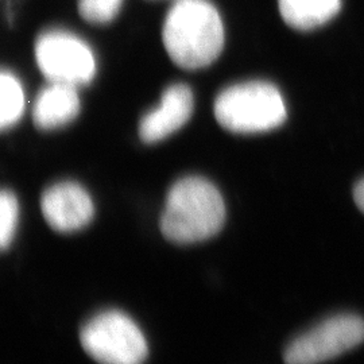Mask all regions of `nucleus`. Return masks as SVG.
<instances>
[{
	"instance_id": "7ed1b4c3",
	"label": "nucleus",
	"mask_w": 364,
	"mask_h": 364,
	"mask_svg": "<svg viewBox=\"0 0 364 364\" xmlns=\"http://www.w3.org/2000/svg\"><path fill=\"white\" fill-rule=\"evenodd\" d=\"M213 112L221 127L235 134H258L278 129L287 117L282 93L266 81L235 84L219 93Z\"/></svg>"
},
{
	"instance_id": "0eeeda50",
	"label": "nucleus",
	"mask_w": 364,
	"mask_h": 364,
	"mask_svg": "<svg viewBox=\"0 0 364 364\" xmlns=\"http://www.w3.org/2000/svg\"><path fill=\"white\" fill-rule=\"evenodd\" d=\"M41 210L54 231L72 234L85 228L95 216L90 193L77 182H57L41 197Z\"/></svg>"
},
{
	"instance_id": "ddd939ff",
	"label": "nucleus",
	"mask_w": 364,
	"mask_h": 364,
	"mask_svg": "<svg viewBox=\"0 0 364 364\" xmlns=\"http://www.w3.org/2000/svg\"><path fill=\"white\" fill-rule=\"evenodd\" d=\"M122 4L123 0H78V13L90 23L105 25L117 16Z\"/></svg>"
},
{
	"instance_id": "6e6552de",
	"label": "nucleus",
	"mask_w": 364,
	"mask_h": 364,
	"mask_svg": "<svg viewBox=\"0 0 364 364\" xmlns=\"http://www.w3.org/2000/svg\"><path fill=\"white\" fill-rule=\"evenodd\" d=\"M193 93L185 84L166 88L159 105L147 112L139 123V136L144 144H156L168 138L191 119L193 114Z\"/></svg>"
},
{
	"instance_id": "20e7f679",
	"label": "nucleus",
	"mask_w": 364,
	"mask_h": 364,
	"mask_svg": "<svg viewBox=\"0 0 364 364\" xmlns=\"http://www.w3.org/2000/svg\"><path fill=\"white\" fill-rule=\"evenodd\" d=\"M80 341L85 353L99 364H144L149 355L142 329L117 309L95 314L81 328Z\"/></svg>"
},
{
	"instance_id": "423d86ee",
	"label": "nucleus",
	"mask_w": 364,
	"mask_h": 364,
	"mask_svg": "<svg viewBox=\"0 0 364 364\" xmlns=\"http://www.w3.org/2000/svg\"><path fill=\"white\" fill-rule=\"evenodd\" d=\"M36 60L41 73L50 82L81 87L96 75V58L90 45L64 30H49L36 42Z\"/></svg>"
},
{
	"instance_id": "9d476101",
	"label": "nucleus",
	"mask_w": 364,
	"mask_h": 364,
	"mask_svg": "<svg viewBox=\"0 0 364 364\" xmlns=\"http://www.w3.org/2000/svg\"><path fill=\"white\" fill-rule=\"evenodd\" d=\"M278 7L287 25L306 31L332 21L341 9V0H278Z\"/></svg>"
},
{
	"instance_id": "f8f14e48",
	"label": "nucleus",
	"mask_w": 364,
	"mask_h": 364,
	"mask_svg": "<svg viewBox=\"0 0 364 364\" xmlns=\"http://www.w3.org/2000/svg\"><path fill=\"white\" fill-rule=\"evenodd\" d=\"M19 221L18 198L11 191L4 189L0 195V246L6 251L11 246Z\"/></svg>"
},
{
	"instance_id": "1a4fd4ad",
	"label": "nucleus",
	"mask_w": 364,
	"mask_h": 364,
	"mask_svg": "<svg viewBox=\"0 0 364 364\" xmlns=\"http://www.w3.org/2000/svg\"><path fill=\"white\" fill-rule=\"evenodd\" d=\"M77 88L50 82L41 92L33 105V120L41 130H54L73 122L80 114Z\"/></svg>"
},
{
	"instance_id": "39448f33",
	"label": "nucleus",
	"mask_w": 364,
	"mask_h": 364,
	"mask_svg": "<svg viewBox=\"0 0 364 364\" xmlns=\"http://www.w3.org/2000/svg\"><path fill=\"white\" fill-rule=\"evenodd\" d=\"M364 343V318L338 313L324 318L287 346L285 364H323Z\"/></svg>"
},
{
	"instance_id": "f03ea898",
	"label": "nucleus",
	"mask_w": 364,
	"mask_h": 364,
	"mask_svg": "<svg viewBox=\"0 0 364 364\" xmlns=\"http://www.w3.org/2000/svg\"><path fill=\"white\" fill-rule=\"evenodd\" d=\"M225 223L219 189L203 177H183L170 188L159 221L164 236L176 245H195L216 236Z\"/></svg>"
},
{
	"instance_id": "4468645a",
	"label": "nucleus",
	"mask_w": 364,
	"mask_h": 364,
	"mask_svg": "<svg viewBox=\"0 0 364 364\" xmlns=\"http://www.w3.org/2000/svg\"><path fill=\"white\" fill-rule=\"evenodd\" d=\"M353 200H355V204H356V205L359 207V209L364 213V178H362L360 181L355 185V189H353Z\"/></svg>"
},
{
	"instance_id": "f257e3e1",
	"label": "nucleus",
	"mask_w": 364,
	"mask_h": 364,
	"mask_svg": "<svg viewBox=\"0 0 364 364\" xmlns=\"http://www.w3.org/2000/svg\"><path fill=\"white\" fill-rule=\"evenodd\" d=\"M162 41L174 64L196 70L218 60L224 48V25L209 0H177L166 14Z\"/></svg>"
},
{
	"instance_id": "9b49d317",
	"label": "nucleus",
	"mask_w": 364,
	"mask_h": 364,
	"mask_svg": "<svg viewBox=\"0 0 364 364\" xmlns=\"http://www.w3.org/2000/svg\"><path fill=\"white\" fill-rule=\"evenodd\" d=\"M0 127L7 130L15 126L25 111V92L16 76L3 70L0 76Z\"/></svg>"
}]
</instances>
